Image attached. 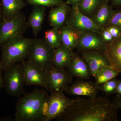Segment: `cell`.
Masks as SVG:
<instances>
[{
    "label": "cell",
    "mask_w": 121,
    "mask_h": 121,
    "mask_svg": "<svg viewBox=\"0 0 121 121\" xmlns=\"http://www.w3.org/2000/svg\"><path fill=\"white\" fill-rule=\"evenodd\" d=\"M119 72L112 68L107 67L100 70L94 76L95 83L98 86L119 74Z\"/></svg>",
    "instance_id": "obj_23"
},
{
    "label": "cell",
    "mask_w": 121,
    "mask_h": 121,
    "mask_svg": "<svg viewBox=\"0 0 121 121\" xmlns=\"http://www.w3.org/2000/svg\"><path fill=\"white\" fill-rule=\"evenodd\" d=\"M106 0L107 1H108V2H110V1H111L112 0Z\"/></svg>",
    "instance_id": "obj_36"
},
{
    "label": "cell",
    "mask_w": 121,
    "mask_h": 121,
    "mask_svg": "<svg viewBox=\"0 0 121 121\" xmlns=\"http://www.w3.org/2000/svg\"><path fill=\"white\" fill-rule=\"evenodd\" d=\"M29 27L26 17L22 12L11 19L0 22V47L15 36L23 35Z\"/></svg>",
    "instance_id": "obj_6"
},
{
    "label": "cell",
    "mask_w": 121,
    "mask_h": 121,
    "mask_svg": "<svg viewBox=\"0 0 121 121\" xmlns=\"http://www.w3.org/2000/svg\"><path fill=\"white\" fill-rule=\"evenodd\" d=\"M112 102L118 109H121V96L116 95L114 98Z\"/></svg>",
    "instance_id": "obj_30"
},
{
    "label": "cell",
    "mask_w": 121,
    "mask_h": 121,
    "mask_svg": "<svg viewBox=\"0 0 121 121\" xmlns=\"http://www.w3.org/2000/svg\"><path fill=\"white\" fill-rule=\"evenodd\" d=\"M74 52L61 44L56 48L52 62V65L61 69L66 68L72 58Z\"/></svg>",
    "instance_id": "obj_20"
},
{
    "label": "cell",
    "mask_w": 121,
    "mask_h": 121,
    "mask_svg": "<svg viewBox=\"0 0 121 121\" xmlns=\"http://www.w3.org/2000/svg\"><path fill=\"white\" fill-rule=\"evenodd\" d=\"M104 52L112 68L121 74V35L106 43Z\"/></svg>",
    "instance_id": "obj_16"
},
{
    "label": "cell",
    "mask_w": 121,
    "mask_h": 121,
    "mask_svg": "<svg viewBox=\"0 0 121 121\" xmlns=\"http://www.w3.org/2000/svg\"><path fill=\"white\" fill-rule=\"evenodd\" d=\"M106 29L110 32L114 39L119 37L121 35V28L117 26H107Z\"/></svg>",
    "instance_id": "obj_29"
},
{
    "label": "cell",
    "mask_w": 121,
    "mask_h": 121,
    "mask_svg": "<svg viewBox=\"0 0 121 121\" xmlns=\"http://www.w3.org/2000/svg\"><path fill=\"white\" fill-rule=\"evenodd\" d=\"M29 4L45 7H53L64 2L63 0H25Z\"/></svg>",
    "instance_id": "obj_26"
},
{
    "label": "cell",
    "mask_w": 121,
    "mask_h": 121,
    "mask_svg": "<svg viewBox=\"0 0 121 121\" xmlns=\"http://www.w3.org/2000/svg\"><path fill=\"white\" fill-rule=\"evenodd\" d=\"M59 30L62 44L73 51L79 42L81 33L67 24L60 29Z\"/></svg>",
    "instance_id": "obj_17"
},
{
    "label": "cell",
    "mask_w": 121,
    "mask_h": 121,
    "mask_svg": "<svg viewBox=\"0 0 121 121\" xmlns=\"http://www.w3.org/2000/svg\"><path fill=\"white\" fill-rule=\"evenodd\" d=\"M101 33L103 39L106 43H110L114 39L110 32L106 28L101 30Z\"/></svg>",
    "instance_id": "obj_28"
},
{
    "label": "cell",
    "mask_w": 121,
    "mask_h": 121,
    "mask_svg": "<svg viewBox=\"0 0 121 121\" xmlns=\"http://www.w3.org/2000/svg\"><path fill=\"white\" fill-rule=\"evenodd\" d=\"M20 63L25 86L37 85L46 88L47 70L26 60Z\"/></svg>",
    "instance_id": "obj_10"
},
{
    "label": "cell",
    "mask_w": 121,
    "mask_h": 121,
    "mask_svg": "<svg viewBox=\"0 0 121 121\" xmlns=\"http://www.w3.org/2000/svg\"><path fill=\"white\" fill-rule=\"evenodd\" d=\"M3 13L2 20L12 19L21 12V10L25 7V0H0Z\"/></svg>",
    "instance_id": "obj_19"
},
{
    "label": "cell",
    "mask_w": 121,
    "mask_h": 121,
    "mask_svg": "<svg viewBox=\"0 0 121 121\" xmlns=\"http://www.w3.org/2000/svg\"><path fill=\"white\" fill-rule=\"evenodd\" d=\"M55 50L43 39H33L26 60L47 70L52 65Z\"/></svg>",
    "instance_id": "obj_4"
},
{
    "label": "cell",
    "mask_w": 121,
    "mask_h": 121,
    "mask_svg": "<svg viewBox=\"0 0 121 121\" xmlns=\"http://www.w3.org/2000/svg\"><path fill=\"white\" fill-rule=\"evenodd\" d=\"M2 19H3V13H2V5L0 1V22L2 21Z\"/></svg>",
    "instance_id": "obj_35"
},
{
    "label": "cell",
    "mask_w": 121,
    "mask_h": 121,
    "mask_svg": "<svg viewBox=\"0 0 121 121\" xmlns=\"http://www.w3.org/2000/svg\"><path fill=\"white\" fill-rule=\"evenodd\" d=\"M117 26L121 28V9H114L110 21L107 26Z\"/></svg>",
    "instance_id": "obj_27"
},
{
    "label": "cell",
    "mask_w": 121,
    "mask_h": 121,
    "mask_svg": "<svg viewBox=\"0 0 121 121\" xmlns=\"http://www.w3.org/2000/svg\"><path fill=\"white\" fill-rule=\"evenodd\" d=\"M64 92L51 93L48 102V109L45 121L57 119L65 110L76 99L65 96Z\"/></svg>",
    "instance_id": "obj_9"
},
{
    "label": "cell",
    "mask_w": 121,
    "mask_h": 121,
    "mask_svg": "<svg viewBox=\"0 0 121 121\" xmlns=\"http://www.w3.org/2000/svg\"><path fill=\"white\" fill-rule=\"evenodd\" d=\"M43 39L48 45L55 49L62 44L59 30L55 28L45 31Z\"/></svg>",
    "instance_id": "obj_24"
},
{
    "label": "cell",
    "mask_w": 121,
    "mask_h": 121,
    "mask_svg": "<svg viewBox=\"0 0 121 121\" xmlns=\"http://www.w3.org/2000/svg\"><path fill=\"white\" fill-rule=\"evenodd\" d=\"M66 69V70L72 78L77 77L81 79L87 80L91 76L88 65L78 52H74Z\"/></svg>",
    "instance_id": "obj_14"
},
{
    "label": "cell",
    "mask_w": 121,
    "mask_h": 121,
    "mask_svg": "<svg viewBox=\"0 0 121 121\" xmlns=\"http://www.w3.org/2000/svg\"><path fill=\"white\" fill-rule=\"evenodd\" d=\"M33 39L20 35L10 39L2 45L0 63L4 70L10 65L26 60Z\"/></svg>",
    "instance_id": "obj_3"
},
{
    "label": "cell",
    "mask_w": 121,
    "mask_h": 121,
    "mask_svg": "<svg viewBox=\"0 0 121 121\" xmlns=\"http://www.w3.org/2000/svg\"><path fill=\"white\" fill-rule=\"evenodd\" d=\"M46 7L43 6H33L31 12L29 17L28 24L31 28L35 36L41 31L45 16Z\"/></svg>",
    "instance_id": "obj_18"
},
{
    "label": "cell",
    "mask_w": 121,
    "mask_h": 121,
    "mask_svg": "<svg viewBox=\"0 0 121 121\" xmlns=\"http://www.w3.org/2000/svg\"><path fill=\"white\" fill-rule=\"evenodd\" d=\"M4 88L7 93L15 97H20L25 93V86L20 63L12 64L4 69Z\"/></svg>",
    "instance_id": "obj_5"
},
{
    "label": "cell",
    "mask_w": 121,
    "mask_h": 121,
    "mask_svg": "<svg viewBox=\"0 0 121 121\" xmlns=\"http://www.w3.org/2000/svg\"><path fill=\"white\" fill-rule=\"evenodd\" d=\"M82 0H67L66 4L71 6H78Z\"/></svg>",
    "instance_id": "obj_32"
},
{
    "label": "cell",
    "mask_w": 121,
    "mask_h": 121,
    "mask_svg": "<svg viewBox=\"0 0 121 121\" xmlns=\"http://www.w3.org/2000/svg\"><path fill=\"white\" fill-rule=\"evenodd\" d=\"M66 24L71 26L81 33L101 32V30L92 19L82 13L78 6L71 7Z\"/></svg>",
    "instance_id": "obj_8"
},
{
    "label": "cell",
    "mask_w": 121,
    "mask_h": 121,
    "mask_svg": "<svg viewBox=\"0 0 121 121\" xmlns=\"http://www.w3.org/2000/svg\"><path fill=\"white\" fill-rule=\"evenodd\" d=\"M71 7L64 1L62 4L52 7L48 16L50 25L58 29L66 24Z\"/></svg>",
    "instance_id": "obj_15"
},
{
    "label": "cell",
    "mask_w": 121,
    "mask_h": 121,
    "mask_svg": "<svg viewBox=\"0 0 121 121\" xmlns=\"http://www.w3.org/2000/svg\"><path fill=\"white\" fill-rule=\"evenodd\" d=\"M118 80L115 77L99 85V91H103L108 95L115 94Z\"/></svg>",
    "instance_id": "obj_25"
},
{
    "label": "cell",
    "mask_w": 121,
    "mask_h": 121,
    "mask_svg": "<svg viewBox=\"0 0 121 121\" xmlns=\"http://www.w3.org/2000/svg\"><path fill=\"white\" fill-rule=\"evenodd\" d=\"M99 91V86L95 82L85 79L77 80L64 91L67 94L85 96L89 98L97 97Z\"/></svg>",
    "instance_id": "obj_13"
},
{
    "label": "cell",
    "mask_w": 121,
    "mask_h": 121,
    "mask_svg": "<svg viewBox=\"0 0 121 121\" xmlns=\"http://www.w3.org/2000/svg\"><path fill=\"white\" fill-rule=\"evenodd\" d=\"M16 104L15 121H45L49 95L44 89L25 94Z\"/></svg>",
    "instance_id": "obj_2"
},
{
    "label": "cell",
    "mask_w": 121,
    "mask_h": 121,
    "mask_svg": "<svg viewBox=\"0 0 121 121\" xmlns=\"http://www.w3.org/2000/svg\"></svg>",
    "instance_id": "obj_37"
},
{
    "label": "cell",
    "mask_w": 121,
    "mask_h": 121,
    "mask_svg": "<svg viewBox=\"0 0 121 121\" xmlns=\"http://www.w3.org/2000/svg\"><path fill=\"white\" fill-rule=\"evenodd\" d=\"M106 0H82L78 7L82 13L91 19L106 2Z\"/></svg>",
    "instance_id": "obj_22"
},
{
    "label": "cell",
    "mask_w": 121,
    "mask_h": 121,
    "mask_svg": "<svg viewBox=\"0 0 121 121\" xmlns=\"http://www.w3.org/2000/svg\"><path fill=\"white\" fill-rule=\"evenodd\" d=\"M46 88L51 93L64 92L72 82V78L65 69L55 67L52 65L47 70Z\"/></svg>",
    "instance_id": "obj_7"
},
{
    "label": "cell",
    "mask_w": 121,
    "mask_h": 121,
    "mask_svg": "<svg viewBox=\"0 0 121 121\" xmlns=\"http://www.w3.org/2000/svg\"><path fill=\"white\" fill-rule=\"evenodd\" d=\"M106 44L101 32L83 33H81L80 40L76 49L78 52L90 50L104 51Z\"/></svg>",
    "instance_id": "obj_12"
},
{
    "label": "cell",
    "mask_w": 121,
    "mask_h": 121,
    "mask_svg": "<svg viewBox=\"0 0 121 121\" xmlns=\"http://www.w3.org/2000/svg\"><path fill=\"white\" fill-rule=\"evenodd\" d=\"M3 70H4V69L0 64V89L4 87L3 76L2 75V71Z\"/></svg>",
    "instance_id": "obj_33"
},
{
    "label": "cell",
    "mask_w": 121,
    "mask_h": 121,
    "mask_svg": "<svg viewBox=\"0 0 121 121\" xmlns=\"http://www.w3.org/2000/svg\"><path fill=\"white\" fill-rule=\"evenodd\" d=\"M109 3H105L91 18L100 30L108 26L113 13L114 9Z\"/></svg>",
    "instance_id": "obj_21"
},
{
    "label": "cell",
    "mask_w": 121,
    "mask_h": 121,
    "mask_svg": "<svg viewBox=\"0 0 121 121\" xmlns=\"http://www.w3.org/2000/svg\"><path fill=\"white\" fill-rule=\"evenodd\" d=\"M78 52L86 61L91 76L94 77L98 72L104 68L111 67L104 51L90 50Z\"/></svg>",
    "instance_id": "obj_11"
},
{
    "label": "cell",
    "mask_w": 121,
    "mask_h": 121,
    "mask_svg": "<svg viewBox=\"0 0 121 121\" xmlns=\"http://www.w3.org/2000/svg\"><path fill=\"white\" fill-rule=\"evenodd\" d=\"M110 3L113 8L121 9V0H112Z\"/></svg>",
    "instance_id": "obj_31"
},
{
    "label": "cell",
    "mask_w": 121,
    "mask_h": 121,
    "mask_svg": "<svg viewBox=\"0 0 121 121\" xmlns=\"http://www.w3.org/2000/svg\"><path fill=\"white\" fill-rule=\"evenodd\" d=\"M118 109L106 97L77 98L58 121H117Z\"/></svg>",
    "instance_id": "obj_1"
},
{
    "label": "cell",
    "mask_w": 121,
    "mask_h": 121,
    "mask_svg": "<svg viewBox=\"0 0 121 121\" xmlns=\"http://www.w3.org/2000/svg\"><path fill=\"white\" fill-rule=\"evenodd\" d=\"M115 94L117 95L121 96V80H118V82Z\"/></svg>",
    "instance_id": "obj_34"
}]
</instances>
